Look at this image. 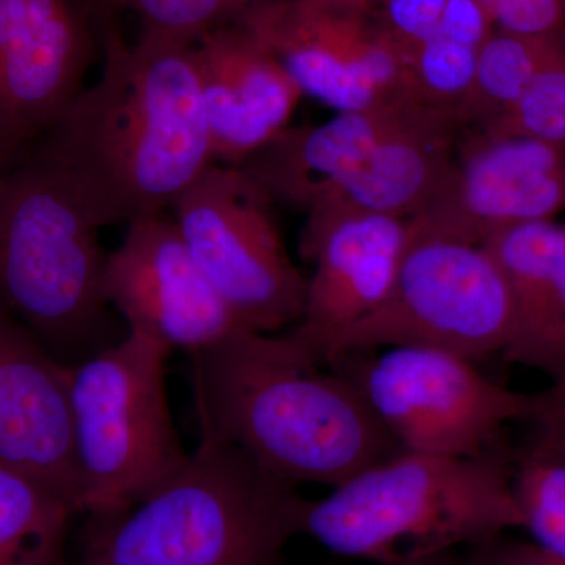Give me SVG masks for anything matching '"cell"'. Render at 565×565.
I'll return each mask as SVG.
<instances>
[{
  "label": "cell",
  "instance_id": "6da1fadb",
  "mask_svg": "<svg viewBox=\"0 0 565 565\" xmlns=\"http://www.w3.org/2000/svg\"><path fill=\"white\" fill-rule=\"evenodd\" d=\"M102 76L33 151L65 170L99 225L172 210L215 163L195 47L141 32L104 33Z\"/></svg>",
  "mask_w": 565,
  "mask_h": 565
},
{
  "label": "cell",
  "instance_id": "ba28073f",
  "mask_svg": "<svg viewBox=\"0 0 565 565\" xmlns=\"http://www.w3.org/2000/svg\"><path fill=\"white\" fill-rule=\"evenodd\" d=\"M381 351L351 353L329 367L355 385L404 452L489 455L505 424L537 414L539 393L505 388L462 356L427 348Z\"/></svg>",
  "mask_w": 565,
  "mask_h": 565
},
{
  "label": "cell",
  "instance_id": "cb8c5ba5",
  "mask_svg": "<svg viewBox=\"0 0 565 565\" xmlns=\"http://www.w3.org/2000/svg\"><path fill=\"white\" fill-rule=\"evenodd\" d=\"M266 0H98L102 9H126L143 31L195 43L203 35L243 20Z\"/></svg>",
  "mask_w": 565,
  "mask_h": 565
},
{
  "label": "cell",
  "instance_id": "7402d4cb",
  "mask_svg": "<svg viewBox=\"0 0 565 565\" xmlns=\"http://www.w3.org/2000/svg\"><path fill=\"white\" fill-rule=\"evenodd\" d=\"M470 129L565 148V55L541 71L508 110Z\"/></svg>",
  "mask_w": 565,
  "mask_h": 565
},
{
  "label": "cell",
  "instance_id": "3957f363",
  "mask_svg": "<svg viewBox=\"0 0 565 565\" xmlns=\"http://www.w3.org/2000/svg\"><path fill=\"white\" fill-rule=\"evenodd\" d=\"M500 449L479 457L401 452L308 500L302 534L338 556L401 565L489 544L525 526Z\"/></svg>",
  "mask_w": 565,
  "mask_h": 565
},
{
  "label": "cell",
  "instance_id": "83f0119b",
  "mask_svg": "<svg viewBox=\"0 0 565 565\" xmlns=\"http://www.w3.org/2000/svg\"><path fill=\"white\" fill-rule=\"evenodd\" d=\"M493 31L492 17L482 0H448L437 33L479 50Z\"/></svg>",
  "mask_w": 565,
  "mask_h": 565
},
{
  "label": "cell",
  "instance_id": "7a4b0ae2",
  "mask_svg": "<svg viewBox=\"0 0 565 565\" xmlns=\"http://www.w3.org/2000/svg\"><path fill=\"white\" fill-rule=\"evenodd\" d=\"M200 438L225 441L299 484H343L404 452L349 379L292 334L237 330L191 353Z\"/></svg>",
  "mask_w": 565,
  "mask_h": 565
},
{
  "label": "cell",
  "instance_id": "836d02e7",
  "mask_svg": "<svg viewBox=\"0 0 565 565\" xmlns=\"http://www.w3.org/2000/svg\"><path fill=\"white\" fill-rule=\"evenodd\" d=\"M6 167H9V163H7L6 161H3L2 158H0V172H2V170L6 169Z\"/></svg>",
  "mask_w": 565,
  "mask_h": 565
},
{
  "label": "cell",
  "instance_id": "44dd1931",
  "mask_svg": "<svg viewBox=\"0 0 565 565\" xmlns=\"http://www.w3.org/2000/svg\"><path fill=\"white\" fill-rule=\"evenodd\" d=\"M478 51L440 33L423 43L412 58V92L416 102L449 115L460 126L459 114L473 85Z\"/></svg>",
  "mask_w": 565,
  "mask_h": 565
},
{
  "label": "cell",
  "instance_id": "e0dca14e",
  "mask_svg": "<svg viewBox=\"0 0 565 565\" xmlns=\"http://www.w3.org/2000/svg\"><path fill=\"white\" fill-rule=\"evenodd\" d=\"M463 129L455 118L423 107L385 137L305 221L386 215L414 221L445 188Z\"/></svg>",
  "mask_w": 565,
  "mask_h": 565
},
{
  "label": "cell",
  "instance_id": "5b68a950",
  "mask_svg": "<svg viewBox=\"0 0 565 565\" xmlns=\"http://www.w3.org/2000/svg\"><path fill=\"white\" fill-rule=\"evenodd\" d=\"M102 228L65 170L39 151L0 172V308L68 366L115 343Z\"/></svg>",
  "mask_w": 565,
  "mask_h": 565
},
{
  "label": "cell",
  "instance_id": "4dcf8cb0",
  "mask_svg": "<svg viewBox=\"0 0 565 565\" xmlns=\"http://www.w3.org/2000/svg\"><path fill=\"white\" fill-rule=\"evenodd\" d=\"M550 414H565V377L556 381L546 392L539 393V411L534 419Z\"/></svg>",
  "mask_w": 565,
  "mask_h": 565
},
{
  "label": "cell",
  "instance_id": "ac0fdd59",
  "mask_svg": "<svg viewBox=\"0 0 565 565\" xmlns=\"http://www.w3.org/2000/svg\"><path fill=\"white\" fill-rule=\"evenodd\" d=\"M423 107L394 103L340 111L321 125H291L241 167L275 203L307 214L343 184L388 134Z\"/></svg>",
  "mask_w": 565,
  "mask_h": 565
},
{
  "label": "cell",
  "instance_id": "4fadbf2b",
  "mask_svg": "<svg viewBox=\"0 0 565 565\" xmlns=\"http://www.w3.org/2000/svg\"><path fill=\"white\" fill-rule=\"evenodd\" d=\"M565 210V148L523 137L460 134L445 188L411 222L416 232L482 244L520 223L553 221Z\"/></svg>",
  "mask_w": 565,
  "mask_h": 565
},
{
  "label": "cell",
  "instance_id": "f546056e",
  "mask_svg": "<svg viewBox=\"0 0 565 565\" xmlns=\"http://www.w3.org/2000/svg\"><path fill=\"white\" fill-rule=\"evenodd\" d=\"M535 419L541 433L527 456L565 465V414L542 415Z\"/></svg>",
  "mask_w": 565,
  "mask_h": 565
},
{
  "label": "cell",
  "instance_id": "484cf974",
  "mask_svg": "<svg viewBox=\"0 0 565 565\" xmlns=\"http://www.w3.org/2000/svg\"><path fill=\"white\" fill-rule=\"evenodd\" d=\"M448 0H382L377 21L385 32L414 58L416 50L433 39Z\"/></svg>",
  "mask_w": 565,
  "mask_h": 565
},
{
  "label": "cell",
  "instance_id": "5bb4252c",
  "mask_svg": "<svg viewBox=\"0 0 565 565\" xmlns=\"http://www.w3.org/2000/svg\"><path fill=\"white\" fill-rule=\"evenodd\" d=\"M0 467L79 512L71 366L0 308Z\"/></svg>",
  "mask_w": 565,
  "mask_h": 565
},
{
  "label": "cell",
  "instance_id": "d6a6232c",
  "mask_svg": "<svg viewBox=\"0 0 565 565\" xmlns=\"http://www.w3.org/2000/svg\"><path fill=\"white\" fill-rule=\"evenodd\" d=\"M401 565H467L457 559L455 552L440 553V555L422 557V559L411 561Z\"/></svg>",
  "mask_w": 565,
  "mask_h": 565
},
{
  "label": "cell",
  "instance_id": "277c9868",
  "mask_svg": "<svg viewBox=\"0 0 565 565\" xmlns=\"http://www.w3.org/2000/svg\"><path fill=\"white\" fill-rule=\"evenodd\" d=\"M225 441L200 438L154 492L102 520L74 565H281L308 500Z\"/></svg>",
  "mask_w": 565,
  "mask_h": 565
},
{
  "label": "cell",
  "instance_id": "1f68e13d",
  "mask_svg": "<svg viewBox=\"0 0 565 565\" xmlns=\"http://www.w3.org/2000/svg\"><path fill=\"white\" fill-rule=\"evenodd\" d=\"M316 2L330 3V6L344 7V9L364 11V13H375V10L379 9L382 0H316Z\"/></svg>",
  "mask_w": 565,
  "mask_h": 565
},
{
  "label": "cell",
  "instance_id": "d4e9b609",
  "mask_svg": "<svg viewBox=\"0 0 565 565\" xmlns=\"http://www.w3.org/2000/svg\"><path fill=\"white\" fill-rule=\"evenodd\" d=\"M503 355L509 362L548 374L553 382L565 377V259Z\"/></svg>",
  "mask_w": 565,
  "mask_h": 565
},
{
  "label": "cell",
  "instance_id": "30bf717a",
  "mask_svg": "<svg viewBox=\"0 0 565 565\" xmlns=\"http://www.w3.org/2000/svg\"><path fill=\"white\" fill-rule=\"evenodd\" d=\"M239 24L273 52L303 96L337 114L418 103L412 58L374 13L316 0H266Z\"/></svg>",
  "mask_w": 565,
  "mask_h": 565
},
{
  "label": "cell",
  "instance_id": "9c48e42d",
  "mask_svg": "<svg viewBox=\"0 0 565 565\" xmlns=\"http://www.w3.org/2000/svg\"><path fill=\"white\" fill-rule=\"evenodd\" d=\"M277 203L243 167L212 163L173 204L193 259L245 330L280 333L303 313L308 277L286 248Z\"/></svg>",
  "mask_w": 565,
  "mask_h": 565
},
{
  "label": "cell",
  "instance_id": "4316f807",
  "mask_svg": "<svg viewBox=\"0 0 565 565\" xmlns=\"http://www.w3.org/2000/svg\"><path fill=\"white\" fill-rule=\"evenodd\" d=\"M487 10L494 29L522 35H557L565 24V0H492Z\"/></svg>",
  "mask_w": 565,
  "mask_h": 565
},
{
  "label": "cell",
  "instance_id": "52a82bcc",
  "mask_svg": "<svg viewBox=\"0 0 565 565\" xmlns=\"http://www.w3.org/2000/svg\"><path fill=\"white\" fill-rule=\"evenodd\" d=\"M514 305L500 266L482 245L416 232L385 299L334 340L326 366L351 353L427 348L476 362L503 353Z\"/></svg>",
  "mask_w": 565,
  "mask_h": 565
},
{
  "label": "cell",
  "instance_id": "9a60e30c",
  "mask_svg": "<svg viewBox=\"0 0 565 565\" xmlns=\"http://www.w3.org/2000/svg\"><path fill=\"white\" fill-rule=\"evenodd\" d=\"M407 237L408 221L386 215L305 221L300 253L315 270L302 318L289 333L319 363L344 330L385 299Z\"/></svg>",
  "mask_w": 565,
  "mask_h": 565
},
{
  "label": "cell",
  "instance_id": "f1b7e54d",
  "mask_svg": "<svg viewBox=\"0 0 565 565\" xmlns=\"http://www.w3.org/2000/svg\"><path fill=\"white\" fill-rule=\"evenodd\" d=\"M467 565H565L552 553L546 552L533 542H515V544L494 545L475 557Z\"/></svg>",
  "mask_w": 565,
  "mask_h": 565
},
{
  "label": "cell",
  "instance_id": "d6986e66",
  "mask_svg": "<svg viewBox=\"0 0 565 565\" xmlns=\"http://www.w3.org/2000/svg\"><path fill=\"white\" fill-rule=\"evenodd\" d=\"M563 55L561 33L531 36L494 29L479 47L473 85L460 109L463 131L484 126L508 110L535 76Z\"/></svg>",
  "mask_w": 565,
  "mask_h": 565
},
{
  "label": "cell",
  "instance_id": "603a6c76",
  "mask_svg": "<svg viewBox=\"0 0 565 565\" xmlns=\"http://www.w3.org/2000/svg\"><path fill=\"white\" fill-rule=\"evenodd\" d=\"M512 481L523 530L565 564V465L526 456Z\"/></svg>",
  "mask_w": 565,
  "mask_h": 565
},
{
  "label": "cell",
  "instance_id": "e575fe53",
  "mask_svg": "<svg viewBox=\"0 0 565 565\" xmlns=\"http://www.w3.org/2000/svg\"><path fill=\"white\" fill-rule=\"evenodd\" d=\"M490 2H492V0H482V3H484L486 7H489Z\"/></svg>",
  "mask_w": 565,
  "mask_h": 565
},
{
  "label": "cell",
  "instance_id": "8fae6325",
  "mask_svg": "<svg viewBox=\"0 0 565 565\" xmlns=\"http://www.w3.org/2000/svg\"><path fill=\"white\" fill-rule=\"evenodd\" d=\"M98 0H0V158L17 162L85 88Z\"/></svg>",
  "mask_w": 565,
  "mask_h": 565
},
{
  "label": "cell",
  "instance_id": "2e32d148",
  "mask_svg": "<svg viewBox=\"0 0 565 565\" xmlns=\"http://www.w3.org/2000/svg\"><path fill=\"white\" fill-rule=\"evenodd\" d=\"M193 47L215 162L241 167L291 126L303 93L239 22L206 33Z\"/></svg>",
  "mask_w": 565,
  "mask_h": 565
},
{
  "label": "cell",
  "instance_id": "7c38bea8",
  "mask_svg": "<svg viewBox=\"0 0 565 565\" xmlns=\"http://www.w3.org/2000/svg\"><path fill=\"white\" fill-rule=\"evenodd\" d=\"M103 292L128 332L172 351L191 355L243 330L166 214L126 223L125 239L107 255Z\"/></svg>",
  "mask_w": 565,
  "mask_h": 565
},
{
  "label": "cell",
  "instance_id": "8992f818",
  "mask_svg": "<svg viewBox=\"0 0 565 565\" xmlns=\"http://www.w3.org/2000/svg\"><path fill=\"white\" fill-rule=\"evenodd\" d=\"M172 349L128 332L71 366L79 512L114 519L188 462L167 396Z\"/></svg>",
  "mask_w": 565,
  "mask_h": 565
},
{
  "label": "cell",
  "instance_id": "ffe728a7",
  "mask_svg": "<svg viewBox=\"0 0 565 565\" xmlns=\"http://www.w3.org/2000/svg\"><path fill=\"white\" fill-rule=\"evenodd\" d=\"M73 514L58 494L0 467V565H62Z\"/></svg>",
  "mask_w": 565,
  "mask_h": 565
}]
</instances>
